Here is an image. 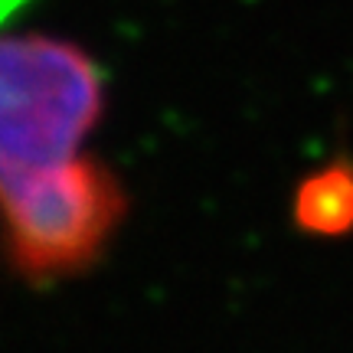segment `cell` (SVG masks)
I'll list each match as a JSON object with an SVG mask.
<instances>
[{"mask_svg":"<svg viewBox=\"0 0 353 353\" xmlns=\"http://www.w3.org/2000/svg\"><path fill=\"white\" fill-rule=\"evenodd\" d=\"M131 213L121 174L99 154L0 190V259L30 288H50L99 268Z\"/></svg>","mask_w":353,"mask_h":353,"instance_id":"cell-1","label":"cell"},{"mask_svg":"<svg viewBox=\"0 0 353 353\" xmlns=\"http://www.w3.org/2000/svg\"><path fill=\"white\" fill-rule=\"evenodd\" d=\"M101 65L50 33H0V190L85 151L105 114Z\"/></svg>","mask_w":353,"mask_h":353,"instance_id":"cell-2","label":"cell"},{"mask_svg":"<svg viewBox=\"0 0 353 353\" xmlns=\"http://www.w3.org/2000/svg\"><path fill=\"white\" fill-rule=\"evenodd\" d=\"M291 226L307 239L353 236V157L334 154L311 167L291 190Z\"/></svg>","mask_w":353,"mask_h":353,"instance_id":"cell-3","label":"cell"}]
</instances>
